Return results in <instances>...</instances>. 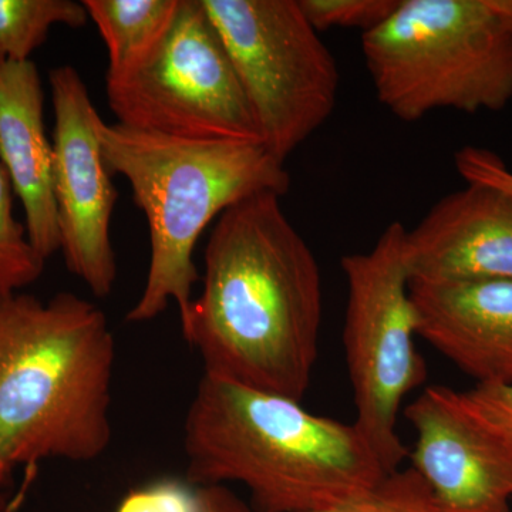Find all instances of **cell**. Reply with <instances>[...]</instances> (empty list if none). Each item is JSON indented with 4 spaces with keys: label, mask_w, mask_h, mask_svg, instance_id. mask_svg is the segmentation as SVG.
Wrapping results in <instances>:
<instances>
[{
    "label": "cell",
    "mask_w": 512,
    "mask_h": 512,
    "mask_svg": "<svg viewBox=\"0 0 512 512\" xmlns=\"http://www.w3.org/2000/svg\"><path fill=\"white\" fill-rule=\"evenodd\" d=\"M281 198L259 192L218 218L181 332L204 375L301 402L318 360L322 274Z\"/></svg>",
    "instance_id": "6da1fadb"
},
{
    "label": "cell",
    "mask_w": 512,
    "mask_h": 512,
    "mask_svg": "<svg viewBox=\"0 0 512 512\" xmlns=\"http://www.w3.org/2000/svg\"><path fill=\"white\" fill-rule=\"evenodd\" d=\"M184 450L188 483L242 484L255 512H323L387 476L355 423L207 375L188 409Z\"/></svg>",
    "instance_id": "7a4b0ae2"
},
{
    "label": "cell",
    "mask_w": 512,
    "mask_h": 512,
    "mask_svg": "<svg viewBox=\"0 0 512 512\" xmlns=\"http://www.w3.org/2000/svg\"><path fill=\"white\" fill-rule=\"evenodd\" d=\"M116 340L106 313L60 292L0 296V483L18 467L106 453Z\"/></svg>",
    "instance_id": "3957f363"
},
{
    "label": "cell",
    "mask_w": 512,
    "mask_h": 512,
    "mask_svg": "<svg viewBox=\"0 0 512 512\" xmlns=\"http://www.w3.org/2000/svg\"><path fill=\"white\" fill-rule=\"evenodd\" d=\"M97 136L110 173L126 178L150 231L146 286L127 320L156 319L173 302L181 322L200 281L194 249L204 229L251 195L284 197L291 177L262 143L184 140L101 117Z\"/></svg>",
    "instance_id": "277c9868"
},
{
    "label": "cell",
    "mask_w": 512,
    "mask_h": 512,
    "mask_svg": "<svg viewBox=\"0 0 512 512\" xmlns=\"http://www.w3.org/2000/svg\"><path fill=\"white\" fill-rule=\"evenodd\" d=\"M377 100L394 117L500 111L512 100V0H400L362 35Z\"/></svg>",
    "instance_id": "5b68a950"
},
{
    "label": "cell",
    "mask_w": 512,
    "mask_h": 512,
    "mask_svg": "<svg viewBox=\"0 0 512 512\" xmlns=\"http://www.w3.org/2000/svg\"><path fill=\"white\" fill-rule=\"evenodd\" d=\"M406 234L402 222H392L370 251L342 258L348 284L343 346L355 426L386 474L399 470L410 456L397 434V417L407 394L427 379L426 362L414 342Z\"/></svg>",
    "instance_id": "8992f818"
},
{
    "label": "cell",
    "mask_w": 512,
    "mask_h": 512,
    "mask_svg": "<svg viewBox=\"0 0 512 512\" xmlns=\"http://www.w3.org/2000/svg\"><path fill=\"white\" fill-rule=\"evenodd\" d=\"M266 150L285 164L335 110L339 70L299 0H202Z\"/></svg>",
    "instance_id": "52a82bcc"
},
{
    "label": "cell",
    "mask_w": 512,
    "mask_h": 512,
    "mask_svg": "<svg viewBox=\"0 0 512 512\" xmlns=\"http://www.w3.org/2000/svg\"><path fill=\"white\" fill-rule=\"evenodd\" d=\"M121 126L195 141L262 143L224 40L202 0H180L163 39L130 72L106 77Z\"/></svg>",
    "instance_id": "ba28073f"
},
{
    "label": "cell",
    "mask_w": 512,
    "mask_h": 512,
    "mask_svg": "<svg viewBox=\"0 0 512 512\" xmlns=\"http://www.w3.org/2000/svg\"><path fill=\"white\" fill-rule=\"evenodd\" d=\"M49 86L55 113L53 184L60 251L67 271L94 296L104 298L117 279L110 225L119 194L101 154L97 136L100 116L73 66L53 69Z\"/></svg>",
    "instance_id": "9c48e42d"
},
{
    "label": "cell",
    "mask_w": 512,
    "mask_h": 512,
    "mask_svg": "<svg viewBox=\"0 0 512 512\" xmlns=\"http://www.w3.org/2000/svg\"><path fill=\"white\" fill-rule=\"evenodd\" d=\"M413 468L443 512H512V443L471 414L461 392L426 387L404 410Z\"/></svg>",
    "instance_id": "30bf717a"
},
{
    "label": "cell",
    "mask_w": 512,
    "mask_h": 512,
    "mask_svg": "<svg viewBox=\"0 0 512 512\" xmlns=\"http://www.w3.org/2000/svg\"><path fill=\"white\" fill-rule=\"evenodd\" d=\"M412 281H512V197L490 185L467 183L441 198L407 229Z\"/></svg>",
    "instance_id": "8fae6325"
},
{
    "label": "cell",
    "mask_w": 512,
    "mask_h": 512,
    "mask_svg": "<svg viewBox=\"0 0 512 512\" xmlns=\"http://www.w3.org/2000/svg\"><path fill=\"white\" fill-rule=\"evenodd\" d=\"M416 332L477 384H512V281H410Z\"/></svg>",
    "instance_id": "7c38bea8"
},
{
    "label": "cell",
    "mask_w": 512,
    "mask_h": 512,
    "mask_svg": "<svg viewBox=\"0 0 512 512\" xmlns=\"http://www.w3.org/2000/svg\"><path fill=\"white\" fill-rule=\"evenodd\" d=\"M0 164L22 202L30 244L47 261L60 251V232L45 93L32 60L0 62Z\"/></svg>",
    "instance_id": "4fadbf2b"
},
{
    "label": "cell",
    "mask_w": 512,
    "mask_h": 512,
    "mask_svg": "<svg viewBox=\"0 0 512 512\" xmlns=\"http://www.w3.org/2000/svg\"><path fill=\"white\" fill-rule=\"evenodd\" d=\"M107 47L106 77L130 72L163 39L175 18L180 0H84Z\"/></svg>",
    "instance_id": "5bb4252c"
},
{
    "label": "cell",
    "mask_w": 512,
    "mask_h": 512,
    "mask_svg": "<svg viewBox=\"0 0 512 512\" xmlns=\"http://www.w3.org/2000/svg\"><path fill=\"white\" fill-rule=\"evenodd\" d=\"M89 15L73 0H0V62H28L56 25L80 29Z\"/></svg>",
    "instance_id": "9a60e30c"
},
{
    "label": "cell",
    "mask_w": 512,
    "mask_h": 512,
    "mask_svg": "<svg viewBox=\"0 0 512 512\" xmlns=\"http://www.w3.org/2000/svg\"><path fill=\"white\" fill-rule=\"evenodd\" d=\"M15 191L0 164V296L22 292L39 281L46 259L30 244L25 222L15 215Z\"/></svg>",
    "instance_id": "2e32d148"
},
{
    "label": "cell",
    "mask_w": 512,
    "mask_h": 512,
    "mask_svg": "<svg viewBox=\"0 0 512 512\" xmlns=\"http://www.w3.org/2000/svg\"><path fill=\"white\" fill-rule=\"evenodd\" d=\"M323 512H443L433 491L413 467L387 474L352 500Z\"/></svg>",
    "instance_id": "e0dca14e"
},
{
    "label": "cell",
    "mask_w": 512,
    "mask_h": 512,
    "mask_svg": "<svg viewBox=\"0 0 512 512\" xmlns=\"http://www.w3.org/2000/svg\"><path fill=\"white\" fill-rule=\"evenodd\" d=\"M299 5L319 33L339 28L359 29L365 35L386 22L400 0H299Z\"/></svg>",
    "instance_id": "ac0fdd59"
},
{
    "label": "cell",
    "mask_w": 512,
    "mask_h": 512,
    "mask_svg": "<svg viewBox=\"0 0 512 512\" xmlns=\"http://www.w3.org/2000/svg\"><path fill=\"white\" fill-rule=\"evenodd\" d=\"M116 512H202L200 488L183 481H156L130 491Z\"/></svg>",
    "instance_id": "d6986e66"
},
{
    "label": "cell",
    "mask_w": 512,
    "mask_h": 512,
    "mask_svg": "<svg viewBox=\"0 0 512 512\" xmlns=\"http://www.w3.org/2000/svg\"><path fill=\"white\" fill-rule=\"evenodd\" d=\"M461 397L485 427L512 443V384H476Z\"/></svg>",
    "instance_id": "ffe728a7"
},
{
    "label": "cell",
    "mask_w": 512,
    "mask_h": 512,
    "mask_svg": "<svg viewBox=\"0 0 512 512\" xmlns=\"http://www.w3.org/2000/svg\"><path fill=\"white\" fill-rule=\"evenodd\" d=\"M454 163L466 183L490 185L512 197V170L493 151L466 146L454 154Z\"/></svg>",
    "instance_id": "44dd1931"
},
{
    "label": "cell",
    "mask_w": 512,
    "mask_h": 512,
    "mask_svg": "<svg viewBox=\"0 0 512 512\" xmlns=\"http://www.w3.org/2000/svg\"><path fill=\"white\" fill-rule=\"evenodd\" d=\"M202 512H255L224 485L200 488Z\"/></svg>",
    "instance_id": "7402d4cb"
}]
</instances>
